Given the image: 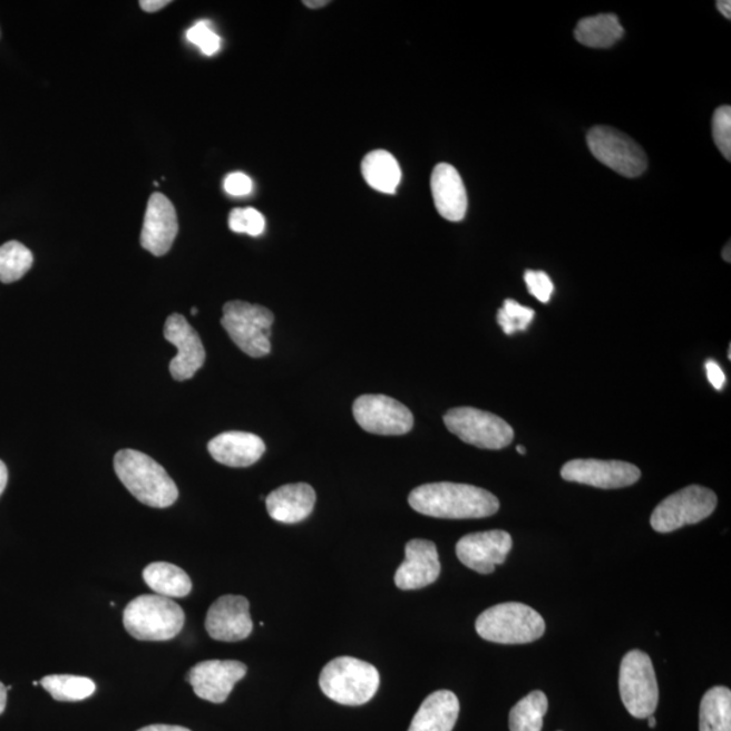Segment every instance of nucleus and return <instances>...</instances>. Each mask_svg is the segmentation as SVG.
<instances>
[{
	"label": "nucleus",
	"mask_w": 731,
	"mask_h": 731,
	"mask_svg": "<svg viewBox=\"0 0 731 731\" xmlns=\"http://www.w3.org/2000/svg\"><path fill=\"white\" fill-rule=\"evenodd\" d=\"M408 503L416 513L438 519H483L500 509L490 491L454 483L421 485L409 494Z\"/></svg>",
	"instance_id": "nucleus-1"
},
{
	"label": "nucleus",
	"mask_w": 731,
	"mask_h": 731,
	"mask_svg": "<svg viewBox=\"0 0 731 731\" xmlns=\"http://www.w3.org/2000/svg\"><path fill=\"white\" fill-rule=\"evenodd\" d=\"M119 481L136 499L153 508H167L178 500L179 490L166 469L137 450H121L115 457Z\"/></svg>",
	"instance_id": "nucleus-2"
},
{
	"label": "nucleus",
	"mask_w": 731,
	"mask_h": 731,
	"mask_svg": "<svg viewBox=\"0 0 731 731\" xmlns=\"http://www.w3.org/2000/svg\"><path fill=\"white\" fill-rule=\"evenodd\" d=\"M483 640L503 645L529 644L545 634L546 623L537 611L522 603H503L477 617Z\"/></svg>",
	"instance_id": "nucleus-3"
},
{
	"label": "nucleus",
	"mask_w": 731,
	"mask_h": 731,
	"mask_svg": "<svg viewBox=\"0 0 731 731\" xmlns=\"http://www.w3.org/2000/svg\"><path fill=\"white\" fill-rule=\"evenodd\" d=\"M124 626L138 641H169L185 626V613L172 598L142 595L126 606Z\"/></svg>",
	"instance_id": "nucleus-4"
},
{
	"label": "nucleus",
	"mask_w": 731,
	"mask_h": 731,
	"mask_svg": "<svg viewBox=\"0 0 731 731\" xmlns=\"http://www.w3.org/2000/svg\"><path fill=\"white\" fill-rule=\"evenodd\" d=\"M320 689L331 701L344 705H362L380 689L377 667L354 657H338L320 673Z\"/></svg>",
	"instance_id": "nucleus-5"
},
{
	"label": "nucleus",
	"mask_w": 731,
	"mask_h": 731,
	"mask_svg": "<svg viewBox=\"0 0 731 731\" xmlns=\"http://www.w3.org/2000/svg\"><path fill=\"white\" fill-rule=\"evenodd\" d=\"M223 313L222 325L244 354L252 358L270 354L271 326L274 324V314L270 309L244 301H230L224 305Z\"/></svg>",
	"instance_id": "nucleus-6"
},
{
	"label": "nucleus",
	"mask_w": 731,
	"mask_h": 731,
	"mask_svg": "<svg viewBox=\"0 0 731 731\" xmlns=\"http://www.w3.org/2000/svg\"><path fill=\"white\" fill-rule=\"evenodd\" d=\"M447 430L462 442L485 450H501L513 444L515 433L506 420L471 407L452 408L445 415Z\"/></svg>",
	"instance_id": "nucleus-7"
},
{
	"label": "nucleus",
	"mask_w": 731,
	"mask_h": 731,
	"mask_svg": "<svg viewBox=\"0 0 731 731\" xmlns=\"http://www.w3.org/2000/svg\"><path fill=\"white\" fill-rule=\"evenodd\" d=\"M620 691L628 714L645 720L659 705V684L651 657L645 652H628L622 660Z\"/></svg>",
	"instance_id": "nucleus-8"
},
{
	"label": "nucleus",
	"mask_w": 731,
	"mask_h": 731,
	"mask_svg": "<svg viewBox=\"0 0 731 731\" xmlns=\"http://www.w3.org/2000/svg\"><path fill=\"white\" fill-rule=\"evenodd\" d=\"M718 497L709 488L690 485L667 496L653 510L651 525L654 532L666 534L708 519L714 513Z\"/></svg>",
	"instance_id": "nucleus-9"
},
{
	"label": "nucleus",
	"mask_w": 731,
	"mask_h": 731,
	"mask_svg": "<svg viewBox=\"0 0 731 731\" xmlns=\"http://www.w3.org/2000/svg\"><path fill=\"white\" fill-rule=\"evenodd\" d=\"M587 142L592 155L613 172L626 178H636L646 172L645 150L622 131L595 126L588 131Z\"/></svg>",
	"instance_id": "nucleus-10"
},
{
	"label": "nucleus",
	"mask_w": 731,
	"mask_h": 731,
	"mask_svg": "<svg viewBox=\"0 0 731 731\" xmlns=\"http://www.w3.org/2000/svg\"><path fill=\"white\" fill-rule=\"evenodd\" d=\"M357 423L366 432L397 437L412 430L413 415L400 401L383 394H363L352 407Z\"/></svg>",
	"instance_id": "nucleus-11"
},
{
	"label": "nucleus",
	"mask_w": 731,
	"mask_h": 731,
	"mask_svg": "<svg viewBox=\"0 0 731 731\" xmlns=\"http://www.w3.org/2000/svg\"><path fill=\"white\" fill-rule=\"evenodd\" d=\"M565 481L589 485L601 489L632 487L641 478L635 465L601 459H573L561 469Z\"/></svg>",
	"instance_id": "nucleus-12"
},
{
	"label": "nucleus",
	"mask_w": 731,
	"mask_h": 731,
	"mask_svg": "<svg viewBox=\"0 0 731 731\" xmlns=\"http://www.w3.org/2000/svg\"><path fill=\"white\" fill-rule=\"evenodd\" d=\"M247 674V666L235 660H209L192 667L187 674L195 695L211 703H224Z\"/></svg>",
	"instance_id": "nucleus-13"
},
{
	"label": "nucleus",
	"mask_w": 731,
	"mask_h": 731,
	"mask_svg": "<svg viewBox=\"0 0 731 731\" xmlns=\"http://www.w3.org/2000/svg\"><path fill=\"white\" fill-rule=\"evenodd\" d=\"M513 548V537L503 529L465 535L458 540L457 557L469 569L490 575L496 565L506 563Z\"/></svg>",
	"instance_id": "nucleus-14"
},
{
	"label": "nucleus",
	"mask_w": 731,
	"mask_h": 731,
	"mask_svg": "<svg viewBox=\"0 0 731 731\" xmlns=\"http://www.w3.org/2000/svg\"><path fill=\"white\" fill-rule=\"evenodd\" d=\"M164 338L178 349V354L169 362V371L175 381L191 380L203 368L206 359L203 340L188 324L186 318L174 313L164 325Z\"/></svg>",
	"instance_id": "nucleus-15"
},
{
	"label": "nucleus",
	"mask_w": 731,
	"mask_h": 731,
	"mask_svg": "<svg viewBox=\"0 0 731 731\" xmlns=\"http://www.w3.org/2000/svg\"><path fill=\"white\" fill-rule=\"evenodd\" d=\"M205 627L211 639L216 641L238 642L248 639L254 628L250 602L236 595L217 598L207 611Z\"/></svg>",
	"instance_id": "nucleus-16"
},
{
	"label": "nucleus",
	"mask_w": 731,
	"mask_h": 731,
	"mask_svg": "<svg viewBox=\"0 0 731 731\" xmlns=\"http://www.w3.org/2000/svg\"><path fill=\"white\" fill-rule=\"evenodd\" d=\"M179 232L178 216L166 195L154 193L145 211L140 243L155 256L166 255L172 250Z\"/></svg>",
	"instance_id": "nucleus-17"
},
{
	"label": "nucleus",
	"mask_w": 731,
	"mask_h": 731,
	"mask_svg": "<svg viewBox=\"0 0 731 731\" xmlns=\"http://www.w3.org/2000/svg\"><path fill=\"white\" fill-rule=\"evenodd\" d=\"M440 575V561L437 545L431 540L412 539L406 546V559L397 569V588L413 591L428 587Z\"/></svg>",
	"instance_id": "nucleus-18"
},
{
	"label": "nucleus",
	"mask_w": 731,
	"mask_h": 731,
	"mask_svg": "<svg viewBox=\"0 0 731 731\" xmlns=\"http://www.w3.org/2000/svg\"><path fill=\"white\" fill-rule=\"evenodd\" d=\"M431 192L440 216L451 223L462 222L468 212V194L457 168L447 163L438 164L431 175Z\"/></svg>",
	"instance_id": "nucleus-19"
},
{
	"label": "nucleus",
	"mask_w": 731,
	"mask_h": 731,
	"mask_svg": "<svg viewBox=\"0 0 731 731\" xmlns=\"http://www.w3.org/2000/svg\"><path fill=\"white\" fill-rule=\"evenodd\" d=\"M214 461L230 468H248L266 451V445L255 433L231 431L220 433L207 445Z\"/></svg>",
	"instance_id": "nucleus-20"
},
{
	"label": "nucleus",
	"mask_w": 731,
	"mask_h": 731,
	"mask_svg": "<svg viewBox=\"0 0 731 731\" xmlns=\"http://www.w3.org/2000/svg\"><path fill=\"white\" fill-rule=\"evenodd\" d=\"M316 491L305 483L287 484L266 497L267 513L276 522L294 525L313 513Z\"/></svg>",
	"instance_id": "nucleus-21"
},
{
	"label": "nucleus",
	"mask_w": 731,
	"mask_h": 731,
	"mask_svg": "<svg viewBox=\"0 0 731 731\" xmlns=\"http://www.w3.org/2000/svg\"><path fill=\"white\" fill-rule=\"evenodd\" d=\"M458 715L459 701L456 693L437 691L420 705L408 731H452Z\"/></svg>",
	"instance_id": "nucleus-22"
},
{
	"label": "nucleus",
	"mask_w": 731,
	"mask_h": 731,
	"mask_svg": "<svg viewBox=\"0 0 731 731\" xmlns=\"http://www.w3.org/2000/svg\"><path fill=\"white\" fill-rule=\"evenodd\" d=\"M362 174L366 183L374 191L394 194L401 182V168L388 150H373L364 156Z\"/></svg>",
	"instance_id": "nucleus-23"
},
{
	"label": "nucleus",
	"mask_w": 731,
	"mask_h": 731,
	"mask_svg": "<svg viewBox=\"0 0 731 731\" xmlns=\"http://www.w3.org/2000/svg\"><path fill=\"white\" fill-rule=\"evenodd\" d=\"M625 35L620 18L615 14H598L584 18L575 30L576 40L588 48L606 49L615 46Z\"/></svg>",
	"instance_id": "nucleus-24"
},
{
	"label": "nucleus",
	"mask_w": 731,
	"mask_h": 731,
	"mask_svg": "<svg viewBox=\"0 0 731 731\" xmlns=\"http://www.w3.org/2000/svg\"><path fill=\"white\" fill-rule=\"evenodd\" d=\"M148 587L164 597H186L193 589L192 578L179 566L168 563H154L143 573Z\"/></svg>",
	"instance_id": "nucleus-25"
},
{
	"label": "nucleus",
	"mask_w": 731,
	"mask_h": 731,
	"mask_svg": "<svg viewBox=\"0 0 731 731\" xmlns=\"http://www.w3.org/2000/svg\"><path fill=\"white\" fill-rule=\"evenodd\" d=\"M701 731H731V691L714 686L704 693L699 715Z\"/></svg>",
	"instance_id": "nucleus-26"
},
{
	"label": "nucleus",
	"mask_w": 731,
	"mask_h": 731,
	"mask_svg": "<svg viewBox=\"0 0 731 731\" xmlns=\"http://www.w3.org/2000/svg\"><path fill=\"white\" fill-rule=\"evenodd\" d=\"M548 710L547 696L542 691L529 692L509 712L510 731H542Z\"/></svg>",
	"instance_id": "nucleus-27"
},
{
	"label": "nucleus",
	"mask_w": 731,
	"mask_h": 731,
	"mask_svg": "<svg viewBox=\"0 0 731 731\" xmlns=\"http://www.w3.org/2000/svg\"><path fill=\"white\" fill-rule=\"evenodd\" d=\"M43 690L58 702H80L96 692V683L84 676L72 674H50L40 682Z\"/></svg>",
	"instance_id": "nucleus-28"
},
{
	"label": "nucleus",
	"mask_w": 731,
	"mask_h": 731,
	"mask_svg": "<svg viewBox=\"0 0 731 731\" xmlns=\"http://www.w3.org/2000/svg\"><path fill=\"white\" fill-rule=\"evenodd\" d=\"M33 264V254L18 242H9L0 247V282L20 281Z\"/></svg>",
	"instance_id": "nucleus-29"
},
{
	"label": "nucleus",
	"mask_w": 731,
	"mask_h": 731,
	"mask_svg": "<svg viewBox=\"0 0 731 731\" xmlns=\"http://www.w3.org/2000/svg\"><path fill=\"white\" fill-rule=\"evenodd\" d=\"M534 309L523 306L513 299L504 301L503 308L497 312V323L503 328L506 335H513L518 331H526L533 323Z\"/></svg>",
	"instance_id": "nucleus-30"
},
{
	"label": "nucleus",
	"mask_w": 731,
	"mask_h": 731,
	"mask_svg": "<svg viewBox=\"0 0 731 731\" xmlns=\"http://www.w3.org/2000/svg\"><path fill=\"white\" fill-rule=\"evenodd\" d=\"M230 228L233 232L256 237L266 230V220L261 212L252 209V207L233 209L230 214Z\"/></svg>",
	"instance_id": "nucleus-31"
},
{
	"label": "nucleus",
	"mask_w": 731,
	"mask_h": 731,
	"mask_svg": "<svg viewBox=\"0 0 731 731\" xmlns=\"http://www.w3.org/2000/svg\"><path fill=\"white\" fill-rule=\"evenodd\" d=\"M712 138L724 159L731 160V107L721 106L712 116Z\"/></svg>",
	"instance_id": "nucleus-32"
},
{
	"label": "nucleus",
	"mask_w": 731,
	"mask_h": 731,
	"mask_svg": "<svg viewBox=\"0 0 731 731\" xmlns=\"http://www.w3.org/2000/svg\"><path fill=\"white\" fill-rule=\"evenodd\" d=\"M187 40L197 46L205 56L216 55L222 48V39L206 21H201L188 29Z\"/></svg>",
	"instance_id": "nucleus-33"
},
{
	"label": "nucleus",
	"mask_w": 731,
	"mask_h": 731,
	"mask_svg": "<svg viewBox=\"0 0 731 731\" xmlns=\"http://www.w3.org/2000/svg\"><path fill=\"white\" fill-rule=\"evenodd\" d=\"M525 281L528 293L534 295L535 299L544 302V304H547V302L550 301L554 293V285L550 276H548L545 271L527 270Z\"/></svg>",
	"instance_id": "nucleus-34"
},
{
	"label": "nucleus",
	"mask_w": 731,
	"mask_h": 731,
	"mask_svg": "<svg viewBox=\"0 0 731 731\" xmlns=\"http://www.w3.org/2000/svg\"><path fill=\"white\" fill-rule=\"evenodd\" d=\"M224 188L225 192L233 195V197H245V195L251 194L252 188H254V183H252L248 175L233 173L226 176Z\"/></svg>",
	"instance_id": "nucleus-35"
},
{
	"label": "nucleus",
	"mask_w": 731,
	"mask_h": 731,
	"mask_svg": "<svg viewBox=\"0 0 731 731\" xmlns=\"http://www.w3.org/2000/svg\"><path fill=\"white\" fill-rule=\"evenodd\" d=\"M705 371H708V378L711 386L717 390H721L724 387V382H727V376H724L721 366L709 359V361L705 362Z\"/></svg>",
	"instance_id": "nucleus-36"
},
{
	"label": "nucleus",
	"mask_w": 731,
	"mask_h": 731,
	"mask_svg": "<svg viewBox=\"0 0 731 731\" xmlns=\"http://www.w3.org/2000/svg\"><path fill=\"white\" fill-rule=\"evenodd\" d=\"M169 0H142L140 6L144 11L156 12L169 4Z\"/></svg>",
	"instance_id": "nucleus-37"
},
{
	"label": "nucleus",
	"mask_w": 731,
	"mask_h": 731,
	"mask_svg": "<svg viewBox=\"0 0 731 731\" xmlns=\"http://www.w3.org/2000/svg\"><path fill=\"white\" fill-rule=\"evenodd\" d=\"M137 731H192L182 727H173V724H150Z\"/></svg>",
	"instance_id": "nucleus-38"
},
{
	"label": "nucleus",
	"mask_w": 731,
	"mask_h": 731,
	"mask_svg": "<svg viewBox=\"0 0 731 731\" xmlns=\"http://www.w3.org/2000/svg\"><path fill=\"white\" fill-rule=\"evenodd\" d=\"M9 471L4 462L0 461V496L3 495L6 487H8Z\"/></svg>",
	"instance_id": "nucleus-39"
},
{
	"label": "nucleus",
	"mask_w": 731,
	"mask_h": 731,
	"mask_svg": "<svg viewBox=\"0 0 731 731\" xmlns=\"http://www.w3.org/2000/svg\"><path fill=\"white\" fill-rule=\"evenodd\" d=\"M717 9L720 10L721 14L731 20V2L730 0H718Z\"/></svg>",
	"instance_id": "nucleus-40"
},
{
	"label": "nucleus",
	"mask_w": 731,
	"mask_h": 731,
	"mask_svg": "<svg viewBox=\"0 0 731 731\" xmlns=\"http://www.w3.org/2000/svg\"><path fill=\"white\" fill-rule=\"evenodd\" d=\"M6 704H8V690H6L4 684L0 682V715L3 714Z\"/></svg>",
	"instance_id": "nucleus-41"
},
{
	"label": "nucleus",
	"mask_w": 731,
	"mask_h": 731,
	"mask_svg": "<svg viewBox=\"0 0 731 731\" xmlns=\"http://www.w3.org/2000/svg\"><path fill=\"white\" fill-rule=\"evenodd\" d=\"M328 3H330L328 2V0H305L304 2L306 8L309 9H321L324 8V6H326Z\"/></svg>",
	"instance_id": "nucleus-42"
},
{
	"label": "nucleus",
	"mask_w": 731,
	"mask_h": 731,
	"mask_svg": "<svg viewBox=\"0 0 731 731\" xmlns=\"http://www.w3.org/2000/svg\"><path fill=\"white\" fill-rule=\"evenodd\" d=\"M730 250H731V245L730 243H728L727 247H724L722 252L723 261H727L728 263L731 262Z\"/></svg>",
	"instance_id": "nucleus-43"
},
{
	"label": "nucleus",
	"mask_w": 731,
	"mask_h": 731,
	"mask_svg": "<svg viewBox=\"0 0 731 731\" xmlns=\"http://www.w3.org/2000/svg\"><path fill=\"white\" fill-rule=\"evenodd\" d=\"M647 720H649V728L654 729L655 724H657V720H655V717L651 715V717L647 718Z\"/></svg>",
	"instance_id": "nucleus-44"
},
{
	"label": "nucleus",
	"mask_w": 731,
	"mask_h": 731,
	"mask_svg": "<svg viewBox=\"0 0 731 731\" xmlns=\"http://www.w3.org/2000/svg\"><path fill=\"white\" fill-rule=\"evenodd\" d=\"M516 450H518L522 456H526V447L525 446H518L516 447Z\"/></svg>",
	"instance_id": "nucleus-45"
},
{
	"label": "nucleus",
	"mask_w": 731,
	"mask_h": 731,
	"mask_svg": "<svg viewBox=\"0 0 731 731\" xmlns=\"http://www.w3.org/2000/svg\"><path fill=\"white\" fill-rule=\"evenodd\" d=\"M197 313H198V309H197V308H193V309H192V314H193V316H195V314H197Z\"/></svg>",
	"instance_id": "nucleus-46"
}]
</instances>
